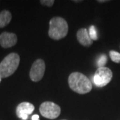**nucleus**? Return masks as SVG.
<instances>
[{"label":"nucleus","mask_w":120,"mask_h":120,"mask_svg":"<svg viewBox=\"0 0 120 120\" xmlns=\"http://www.w3.org/2000/svg\"><path fill=\"white\" fill-rule=\"evenodd\" d=\"M77 38L78 41L83 46L89 47L93 43V40L90 38L88 30L86 28H82L77 31Z\"/></svg>","instance_id":"nucleus-9"},{"label":"nucleus","mask_w":120,"mask_h":120,"mask_svg":"<svg viewBox=\"0 0 120 120\" xmlns=\"http://www.w3.org/2000/svg\"><path fill=\"white\" fill-rule=\"evenodd\" d=\"M11 20V14L8 10H3L0 13V28L9 24Z\"/></svg>","instance_id":"nucleus-10"},{"label":"nucleus","mask_w":120,"mask_h":120,"mask_svg":"<svg viewBox=\"0 0 120 120\" xmlns=\"http://www.w3.org/2000/svg\"><path fill=\"white\" fill-rule=\"evenodd\" d=\"M31 120H39V116L38 114H35L31 117Z\"/></svg>","instance_id":"nucleus-15"},{"label":"nucleus","mask_w":120,"mask_h":120,"mask_svg":"<svg viewBox=\"0 0 120 120\" xmlns=\"http://www.w3.org/2000/svg\"><path fill=\"white\" fill-rule=\"evenodd\" d=\"M88 32H89V35H90V38L93 41L95 40H98V33H97V30L96 28L94 26H91L89 28L88 30Z\"/></svg>","instance_id":"nucleus-12"},{"label":"nucleus","mask_w":120,"mask_h":120,"mask_svg":"<svg viewBox=\"0 0 120 120\" xmlns=\"http://www.w3.org/2000/svg\"><path fill=\"white\" fill-rule=\"evenodd\" d=\"M69 87L79 94H86L92 90V84L84 74L79 72H73L68 77Z\"/></svg>","instance_id":"nucleus-1"},{"label":"nucleus","mask_w":120,"mask_h":120,"mask_svg":"<svg viewBox=\"0 0 120 120\" xmlns=\"http://www.w3.org/2000/svg\"><path fill=\"white\" fill-rule=\"evenodd\" d=\"M45 64L43 60H35L32 65L30 71V77L31 81L37 82L40 81L44 75Z\"/></svg>","instance_id":"nucleus-6"},{"label":"nucleus","mask_w":120,"mask_h":120,"mask_svg":"<svg viewBox=\"0 0 120 120\" xmlns=\"http://www.w3.org/2000/svg\"></svg>","instance_id":"nucleus-19"},{"label":"nucleus","mask_w":120,"mask_h":120,"mask_svg":"<svg viewBox=\"0 0 120 120\" xmlns=\"http://www.w3.org/2000/svg\"><path fill=\"white\" fill-rule=\"evenodd\" d=\"M39 112L44 117L53 120L59 117L61 113V108L56 103L51 101H45L41 104Z\"/></svg>","instance_id":"nucleus-5"},{"label":"nucleus","mask_w":120,"mask_h":120,"mask_svg":"<svg viewBox=\"0 0 120 120\" xmlns=\"http://www.w3.org/2000/svg\"><path fill=\"white\" fill-rule=\"evenodd\" d=\"M20 62L19 56L11 53L5 57L0 63V78H6L11 75L18 68Z\"/></svg>","instance_id":"nucleus-3"},{"label":"nucleus","mask_w":120,"mask_h":120,"mask_svg":"<svg viewBox=\"0 0 120 120\" xmlns=\"http://www.w3.org/2000/svg\"><path fill=\"white\" fill-rule=\"evenodd\" d=\"M113 73L111 69L106 67L98 68L94 76V83L98 87H102L107 86L112 80Z\"/></svg>","instance_id":"nucleus-4"},{"label":"nucleus","mask_w":120,"mask_h":120,"mask_svg":"<svg viewBox=\"0 0 120 120\" xmlns=\"http://www.w3.org/2000/svg\"><path fill=\"white\" fill-rule=\"evenodd\" d=\"M35 109L34 105L29 102H22L19 103L16 108L17 116L23 120H27L28 116L31 115Z\"/></svg>","instance_id":"nucleus-7"},{"label":"nucleus","mask_w":120,"mask_h":120,"mask_svg":"<svg viewBox=\"0 0 120 120\" xmlns=\"http://www.w3.org/2000/svg\"><path fill=\"white\" fill-rule=\"evenodd\" d=\"M68 33V24L64 18L55 17L49 21V36L53 39L60 40L65 38Z\"/></svg>","instance_id":"nucleus-2"},{"label":"nucleus","mask_w":120,"mask_h":120,"mask_svg":"<svg viewBox=\"0 0 120 120\" xmlns=\"http://www.w3.org/2000/svg\"><path fill=\"white\" fill-rule=\"evenodd\" d=\"M54 1L53 0H41L40 1V3L43 5H45L47 7H51L54 4Z\"/></svg>","instance_id":"nucleus-14"},{"label":"nucleus","mask_w":120,"mask_h":120,"mask_svg":"<svg viewBox=\"0 0 120 120\" xmlns=\"http://www.w3.org/2000/svg\"><path fill=\"white\" fill-rule=\"evenodd\" d=\"M0 81H1V79H0Z\"/></svg>","instance_id":"nucleus-18"},{"label":"nucleus","mask_w":120,"mask_h":120,"mask_svg":"<svg viewBox=\"0 0 120 120\" xmlns=\"http://www.w3.org/2000/svg\"><path fill=\"white\" fill-rule=\"evenodd\" d=\"M107 57L105 54H101V56H99V57L97 59L96 61V65L98 67V68H103L105 64H107Z\"/></svg>","instance_id":"nucleus-11"},{"label":"nucleus","mask_w":120,"mask_h":120,"mask_svg":"<svg viewBox=\"0 0 120 120\" xmlns=\"http://www.w3.org/2000/svg\"><path fill=\"white\" fill-rule=\"evenodd\" d=\"M109 56L113 62L120 63V53L119 52L112 50L109 52Z\"/></svg>","instance_id":"nucleus-13"},{"label":"nucleus","mask_w":120,"mask_h":120,"mask_svg":"<svg viewBox=\"0 0 120 120\" xmlns=\"http://www.w3.org/2000/svg\"><path fill=\"white\" fill-rule=\"evenodd\" d=\"M74 2H81L82 1H73Z\"/></svg>","instance_id":"nucleus-17"},{"label":"nucleus","mask_w":120,"mask_h":120,"mask_svg":"<svg viewBox=\"0 0 120 120\" xmlns=\"http://www.w3.org/2000/svg\"><path fill=\"white\" fill-rule=\"evenodd\" d=\"M98 2H100V3H103V2H107V1L106 0H104V1H98Z\"/></svg>","instance_id":"nucleus-16"},{"label":"nucleus","mask_w":120,"mask_h":120,"mask_svg":"<svg viewBox=\"0 0 120 120\" xmlns=\"http://www.w3.org/2000/svg\"><path fill=\"white\" fill-rule=\"evenodd\" d=\"M17 35L15 34L3 32L0 35V45L4 48L13 47L17 43Z\"/></svg>","instance_id":"nucleus-8"}]
</instances>
